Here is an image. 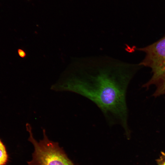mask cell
I'll list each match as a JSON object with an SVG mask.
<instances>
[{
  "instance_id": "1",
  "label": "cell",
  "mask_w": 165,
  "mask_h": 165,
  "mask_svg": "<svg viewBox=\"0 0 165 165\" xmlns=\"http://www.w3.org/2000/svg\"><path fill=\"white\" fill-rule=\"evenodd\" d=\"M77 74L58 86V90L80 94L95 104L110 126L119 125L130 132L126 93L138 64L106 57L87 58Z\"/></svg>"
},
{
  "instance_id": "2",
  "label": "cell",
  "mask_w": 165,
  "mask_h": 165,
  "mask_svg": "<svg viewBox=\"0 0 165 165\" xmlns=\"http://www.w3.org/2000/svg\"><path fill=\"white\" fill-rule=\"evenodd\" d=\"M135 50L145 53L144 58L138 64L150 68L152 73L150 79L142 87L148 89L155 85L158 95H165V35L150 45Z\"/></svg>"
},
{
  "instance_id": "3",
  "label": "cell",
  "mask_w": 165,
  "mask_h": 165,
  "mask_svg": "<svg viewBox=\"0 0 165 165\" xmlns=\"http://www.w3.org/2000/svg\"><path fill=\"white\" fill-rule=\"evenodd\" d=\"M29 136L28 140L33 144L34 150L28 165H74L57 142L49 139L45 130H43V138L38 141L34 138L30 124H26Z\"/></svg>"
},
{
  "instance_id": "4",
  "label": "cell",
  "mask_w": 165,
  "mask_h": 165,
  "mask_svg": "<svg viewBox=\"0 0 165 165\" xmlns=\"http://www.w3.org/2000/svg\"><path fill=\"white\" fill-rule=\"evenodd\" d=\"M8 160V155L5 146L0 140V165H5Z\"/></svg>"
},
{
  "instance_id": "5",
  "label": "cell",
  "mask_w": 165,
  "mask_h": 165,
  "mask_svg": "<svg viewBox=\"0 0 165 165\" xmlns=\"http://www.w3.org/2000/svg\"><path fill=\"white\" fill-rule=\"evenodd\" d=\"M17 53L19 56L21 58H24L26 56V53L25 51L21 49H18Z\"/></svg>"
},
{
  "instance_id": "6",
  "label": "cell",
  "mask_w": 165,
  "mask_h": 165,
  "mask_svg": "<svg viewBox=\"0 0 165 165\" xmlns=\"http://www.w3.org/2000/svg\"><path fill=\"white\" fill-rule=\"evenodd\" d=\"M160 165H165V161L162 162L160 164Z\"/></svg>"
}]
</instances>
